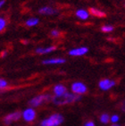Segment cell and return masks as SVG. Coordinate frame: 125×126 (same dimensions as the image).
Masks as SVG:
<instances>
[{
  "instance_id": "1",
  "label": "cell",
  "mask_w": 125,
  "mask_h": 126,
  "mask_svg": "<svg viewBox=\"0 0 125 126\" xmlns=\"http://www.w3.org/2000/svg\"><path fill=\"white\" fill-rule=\"evenodd\" d=\"M80 98H81V97L79 95L67 92L66 94L60 96V97H57V96L54 97L52 98V101L55 105H65V104H70V103L79 101Z\"/></svg>"
},
{
  "instance_id": "2",
  "label": "cell",
  "mask_w": 125,
  "mask_h": 126,
  "mask_svg": "<svg viewBox=\"0 0 125 126\" xmlns=\"http://www.w3.org/2000/svg\"><path fill=\"white\" fill-rule=\"evenodd\" d=\"M63 122V117L59 114H54L40 123V126H58Z\"/></svg>"
},
{
  "instance_id": "3",
  "label": "cell",
  "mask_w": 125,
  "mask_h": 126,
  "mask_svg": "<svg viewBox=\"0 0 125 126\" xmlns=\"http://www.w3.org/2000/svg\"><path fill=\"white\" fill-rule=\"evenodd\" d=\"M51 98V96L48 94H43V95H39V96H36L34 97L33 98H31L30 100L29 104L31 107H37L40 106L41 104H43L45 101H49Z\"/></svg>"
},
{
  "instance_id": "4",
  "label": "cell",
  "mask_w": 125,
  "mask_h": 126,
  "mask_svg": "<svg viewBox=\"0 0 125 126\" xmlns=\"http://www.w3.org/2000/svg\"><path fill=\"white\" fill-rule=\"evenodd\" d=\"M87 86L84 83L80 82V81H76V82L72 84V91L74 94L77 95H82L87 92Z\"/></svg>"
},
{
  "instance_id": "5",
  "label": "cell",
  "mask_w": 125,
  "mask_h": 126,
  "mask_svg": "<svg viewBox=\"0 0 125 126\" xmlns=\"http://www.w3.org/2000/svg\"><path fill=\"white\" fill-rule=\"evenodd\" d=\"M21 117H22V113H21V112L17 111V112H14V113H11V114H7L4 118V124L8 125V124H12L13 122L18 121Z\"/></svg>"
},
{
  "instance_id": "6",
  "label": "cell",
  "mask_w": 125,
  "mask_h": 126,
  "mask_svg": "<svg viewBox=\"0 0 125 126\" xmlns=\"http://www.w3.org/2000/svg\"><path fill=\"white\" fill-rule=\"evenodd\" d=\"M22 118L26 122H32L36 118V112L32 108H27L22 112Z\"/></svg>"
},
{
  "instance_id": "7",
  "label": "cell",
  "mask_w": 125,
  "mask_h": 126,
  "mask_svg": "<svg viewBox=\"0 0 125 126\" xmlns=\"http://www.w3.org/2000/svg\"><path fill=\"white\" fill-rule=\"evenodd\" d=\"M115 85V81L109 79H104L99 81L98 86L102 90H109Z\"/></svg>"
},
{
  "instance_id": "8",
  "label": "cell",
  "mask_w": 125,
  "mask_h": 126,
  "mask_svg": "<svg viewBox=\"0 0 125 126\" xmlns=\"http://www.w3.org/2000/svg\"><path fill=\"white\" fill-rule=\"evenodd\" d=\"M88 51H89V48L87 47H80L71 49L69 51V55L72 56H81L86 55L88 53Z\"/></svg>"
},
{
  "instance_id": "9",
  "label": "cell",
  "mask_w": 125,
  "mask_h": 126,
  "mask_svg": "<svg viewBox=\"0 0 125 126\" xmlns=\"http://www.w3.org/2000/svg\"><path fill=\"white\" fill-rule=\"evenodd\" d=\"M54 93H55V96L60 97V96L66 94V93H67V90H66L65 86H63V85L57 84L54 87Z\"/></svg>"
},
{
  "instance_id": "10",
  "label": "cell",
  "mask_w": 125,
  "mask_h": 126,
  "mask_svg": "<svg viewBox=\"0 0 125 126\" xmlns=\"http://www.w3.org/2000/svg\"><path fill=\"white\" fill-rule=\"evenodd\" d=\"M39 13L42 15H55L57 11L54 8L50 7V6H44L39 9Z\"/></svg>"
},
{
  "instance_id": "11",
  "label": "cell",
  "mask_w": 125,
  "mask_h": 126,
  "mask_svg": "<svg viewBox=\"0 0 125 126\" xmlns=\"http://www.w3.org/2000/svg\"><path fill=\"white\" fill-rule=\"evenodd\" d=\"M64 58H50V59H45L42 61L43 64H62L65 63Z\"/></svg>"
},
{
  "instance_id": "12",
  "label": "cell",
  "mask_w": 125,
  "mask_h": 126,
  "mask_svg": "<svg viewBox=\"0 0 125 126\" xmlns=\"http://www.w3.org/2000/svg\"><path fill=\"white\" fill-rule=\"evenodd\" d=\"M56 49L55 46H50L47 47H38L36 49V53L39 54V55H45V54H48L51 53Z\"/></svg>"
},
{
  "instance_id": "13",
  "label": "cell",
  "mask_w": 125,
  "mask_h": 126,
  "mask_svg": "<svg viewBox=\"0 0 125 126\" xmlns=\"http://www.w3.org/2000/svg\"><path fill=\"white\" fill-rule=\"evenodd\" d=\"M75 15H76V16L79 18V19L80 20H87L88 18H89V12H88L87 10L85 9H79L76 11V13H75Z\"/></svg>"
},
{
  "instance_id": "14",
  "label": "cell",
  "mask_w": 125,
  "mask_h": 126,
  "mask_svg": "<svg viewBox=\"0 0 125 126\" xmlns=\"http://www.w3.org/2000/svg\"><path fill=\"white\" fill-rule=\"evenodd\" d=\"M89 14L91 15H93V16L99 17V18H102V17L106 16V14H105L103 11H100V10H98L97 8H94V7L89 8Z\"/></svg>"
},
{
  "instance_id": "15",
  "label": "cell",
  "mask_w": 125,
  "mask_h": 126,
  "mask_svg": "<svg viewBox=\"0 0 125 126\" xmlns=\"http://www.w3.org/2000/svg\"><path fill=\"white\" fill-rule=\"evenodd\" d=\"M39 22V20L38 19V18H29V19L27 20L26 22H25V24H26V26L28 27H34L36 26L38 23Z\"/></svg>"
},
{
  "instance_id": "16",
  "label": "cell",
  "mask_w": 125,
  "mask_h": 126,
  "mask_svg": "<svg viewBox=\"0 0 125 126\" xmlns=\"http://www.w3.org/2000/svg\"><path fill=\"white\" fill-rule=\"evenodd\" d=\"M110 120H111V117L109 116V114H103L101 115V117H100L101 123H103V124H108L109 122H110Z\"/></svg>"
},
{
  "instance_id": "17",
  "label": "cell",
  "mask_w": 125,
  "mask_h": 126,
  "mask_svg": "<svg viewBox=\"0 0 125 126\" xmlns=\"http://www.w3.org/2000/svg\"><path fill=\"white\" fill-rule=\"evenodd\" d=\"M101 31L103 32H106V33L112 32L113 31V27L111 26V25H104V26L101 27Z\"/></svg>"
},
{
  "instance_id": "18",
  "label": "cell",
  "mask_w": 125,
  "mask_h": 126,
  "mask_svg": "<svg viewBox=\"0 0 125 126\" xmlns=\"http://www.w3.org/2000/svg\"><path fill=\"white\" fill-rule=\"evenodd\" d=\"M6 26V21L4 18H0V32H3Z\"/></svg>"
},
{
  "instance_id": "19",
  "label": "cell",
  "mask_w": 125,
  "mask_h": 126,
  "mask_svg": "<svg viewBox=\"0 0 125 126\" xmlns=\"http://www.w3.org/2000/svg\"><path fill=\"white\" fill-rule=\"evenodd\" d=\"M61 35V32L58 30H52L50 32V36L53 38H58Z\"/></svg>"
},
{
  "instance_id": "20",
  "label": "cell",
  "mask_w": 125,
  "mask_h": 126,
  "mask_svg": "<svg viewBox=\"0 0 125 126\" xmlns=\"http://www.w3.org/2000/svg\"><path fill=\"white\" fill-rule=\"evenodd\" d=\"M7 85H8V83L5 80H4V79H1V80H0V89L3 90V89H5V88L7 87Z\"/></svg>"
},
{
  "instance_id": "21",
  "label": "cell",
  "mask_w": 125,
  "mask_h": 126,
  "mask_svg": "<svg viewBox=\"0 0 125 126\" xmlns=\"http://www.w3.org/2000/svg\"><path fill=\"white\" fill-rule=\"evenodd\" d=\"M118 121H119V116H118V115L113 114V116H111V122H112L113 124H116Z\"/></svg>"
},
{
  "instance_id": "22",
  "label": "cell",
  "mask_w": 125,
  "mask_h": 126,
  "mask_svg": "<svg viewBox=\"0 0 125 126\" xmlns=\"http://www.w3.org/2000/svg\"><path fill=\"white\" fill-rule=\"evenodd\" d=\"M84 126H95V124H94L93 122H87Z\"/></svg>"
},
{
  "instance_id": "23",
  "label": "cell",
  "mask_w": 125,
  "mask_h": 126,
  "mask_svg": "<svg viewBox=\"0 0 125 126\" xmlns=\"http://www.w3.org/2000/svg\"><path fill=\"white\" fill-rule=\"evenodd\" d=\"M5 0H1V1H0V6L2 7L3 5H5Z\"/></svg>"
},
{
  "instance_id": "24",
  "label": "cell",
  "mask_w": 125,
  "mask_h": 126,
  "mask_svg": "<svg viewBox=\"0 0 125 126\" xmlns=\"http://www.w3.org/2000/svg\"><path fill=\"white\" fill-rule=\"evenodd\" d=\"M5 56H6V51H4V52H2V54H1V56H2V57H5Z\"/></svg>"
},
{
  "instance_id": "25",
  "label": "cell",
  "mask_w": 125,
  "mask_h": 126,
  "mask_svg": "<svg viewBox=\"0 0 125 126\" xmlns=\"http://www.w3.org/2000/svg\"><path fill=\"white\" fill-rule=\"evenodd\" d=\"M122 109H123V111L125 112V104H124V105H123V106H122Z\"/></svg>"
},
{
  "instance_id": "26",
  "label": "cell",
  "mask_w": 125,
  "mask_h": 126,
  "mask_svg": "<svg viewBox=\"0 0 125 126\" xmlns=\"http://www.w3.org/2000/svg\"><path fill=\"white\" fill-rule=\"evenodd\" d=\"M112 126H119L118 124H113V125H112Z\"/></svg>"
},
{
  "instance_id": "27",
  "label": "cell",
  "mask_w": 125,
  "mask_h": 126,
  "mask_svg": "<svg viewBox=\"0 0 125 126\" xmlns=\"http://www.w3.org/2000/svg\"></svg>"
}]
</instances>
